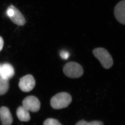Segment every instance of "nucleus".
<instances>
[{
  "label": "nucleus",
  "instance_id": "nucleus-1",
  "mask_svg": "<svg viewBox=\"0 0 125 125\" xmlns=\"http://www.w3.org/2000/svg\"><path fill=\"white\" fill-rule=\"evenodd\" d=\"M72 98L67 92L58 93L52 97L51 105L54 109H61L67 107L71 103Z\"/></svg>",
  "mask_w": 125,
  "mask_h": 125
},
{
  "label": "nucleus",
  "instance_id": "nucleus-2",
  "mask_svg": "<svg viewBox=\"0 0 125 125\" xmlns=\"http://www.w3.org/2000/svg\"><path fill=\"white\" fill-rule=\"evenodd\" d=\"M93 53L104 68L108 69L113 65V59L107 50L103 48H97L93 50Z\"/></svg>",
  "mask_w": 125,
  "mask_h": 125
},
{
  "label": "nucleus",
  "instance_id": "nucleus-3",
  "mask_svg": "<svg viewBox=\"0 0 125 125\" xmlns=\"http://www.w3.org/2000/svg\"><path fill=\"white\" fill-rule=\"evenodd\" d=\"M64 73L70 78H78L82 76L84 73L83 69L80 64L75 62H67L64 66Z\"/></svg>",
  "mask_w": 125,
  "mask_h": 125
},
{
  "label": "nucleus",
  "instance_id": "nucleus-4",
  "mask_svg": "<svg viewBox=\"0 0 125 125\" xmlns=\"http://www.w3.org/2000/svg\"><path fill=\"white\" fill-rule=\"evenodd\" d=\"M6 14L12 22L18 26L24 25L26 20L22 13L14 6H9L6 11Z\"/></svg>",
  "mask_w": 125,
  "mask_h": 125
},
{
  "label": "nucleus",
  "instance_id": "nucleus-5",
  "mask_svg": "<svg viewBox=\"0 0 125 125\" xmlns=\"http://www.w3.org/2000/svg\"><path fill=\"white\" fill-rule=\"evenodd\" d=\"M23 107L29 111L37 112L40 110L41 104L38 99L35 96H27L22 101Z\"/></svg>",
  "mask_w": 125,
  "mask_h": 125
},
{
  "label": "nucleus",
  "instance_id": "nucleus-6",
  "mask_svg": "<svg viewBox=\"0 0 125 125\" xmlns=\"http://www.w3.org/2000/svg\"><path fill=\"white\" fill-rule=\"evenodd\" d=\"M35 85V81L33 76L28 74L20 79L19 87L21 90L25 92H28L32 90Z\"/></svg>",
  "mask_w": 125,
  "mask_h": 125
},
{
  "label": "nucleus",
  "instance_id": "nucleus-7",
  "mask_svg": "<svg viewBox=\"0 0 125 125\" xmlns=\"http://www.w3.org/2000/svg\"><path fill=\"white\" fill-rule=\"evenodd\" d=\"M114 15L119 23L125 25V0L119 2L115 7Z\"/></svg>",
  "mask_w": 125,
  "mask_h": 125
},
{
  "label": "nucleus",
  "instance_id": "nucleus-8",
  "mask_svg": "<svg viewBox=\"0 0 125 125\" xmlns=\"http://www.w3.org/2000/svg\"><path fill=\"white\" fill-rule=\"evenodd\" d=\"M14 68L11 64L6 63L0 65V78L9 80L14 76Z\"/></svg>",
  "mask_w": 125,
  "mask_h": 125
},
{
  "label": "nucleus",
  "instance_id": "nucleus-9",
  "mask_svg": "<svg viewBox=\"0 0 125 125\" xmlns=\"http://www.w3.org/2000/svg\"><path fill=\"white\" fill-rule=\"evenodd\" d=\"M0 119L2 125H11L13 122V118L7 107L3 106L0 108Z\"/></svg>",
  "mask_w": 125,
  "mask_h": 125
},
{
  "label": "nucleus",
  "instance_id": "nucleus-10",
  "mask_svg": "<svg viewBox=\"0 0 125 125\" xmlns=\"http://www.w3.org/2000/svg\"><path fill=\"white\" fill-rule=\"evenodd\" d=\"M16 114L18 119L21 122H29L31 119L29 111L23 106L18 107L16 111Z\"/></svg>",
  "mask_w": 125,
  "mask_h": 125
},
{
  "label": "nucleus",
  "instance_id": "nucleus-11",
  "mask_svg": "<svg viewBox=\"0 0 125 125\" xmlns=\"http://www.w3.org/2000/svg\"><path fill=\"white\" fill-rule=\"evenodd\" d=\"M10 88L9 80L0 78V95L6 94Z\"/></svg>",
  "mask_w": 125,
  "mask_h": 125
},
{
  "label": "nucleus",
  "instance_id": "nucleus-12",
  "mask_svg": "<svg viewBox=\"0 0 125 125\" xmlns=\"http://www.w3.org/2000/svg\"><path fill=\"white\" fill-rule=\"evenodd\" d=\"M76 125H104L102 122L97 121H92L90 122H87L85 121L81 120L78 122Z\"/></svg>",
  "mask_w": 125,
  "mask_h": 125
},
{
  "label": "nucleus",
  "instance_id": "nucleus-13",
  "mask_svg": "<svg viewBox=\"0 0 125 125\" xmlns=\"http://www.w3.org/2000/svg\"><path fill=\"white\" fill-rule=\"evenodd\" d=\"M43 125H62L57 119L49 118L45 121Z\"/></svg>",
  "mask_w": 125,
  "mask_h": 125
},
{
  "label": "nucleus",
  "instance_id": "nucleus-14",
  "mask_svg": "<svg viewBox=\"0 0 125 125\" xmlns=\"http://www.w3.org/2000/svg\"><path fill=\"white\" fill-rule=\"evenodd\" d=\"M60 55L63 59H67L70 57V54L66 51H62L60 52Z\"/></svg>",
  "mask_w": 125,
  "mask_h": 125
},
{
  "label": "nucleus",
  "instance_id": "nucleus-15",
  "mask_svg": "<svg viewBox=\"0 0 125 125\" xmlns=\"http://www.w3.org/2000/svg\"><path fill=\"white\" fill-rule=\"evenodd\" d=\"M4 41L2 37L0 36V51H1L3 47Z\"/></svg>",
  "mask_w": 125,
  "mask_h": 125
},
{
  "label": "nucleus",
  "instance_id": "nucleus-16",
  "mask_svg": "<svg viewBox=\"0 0 125 125\" xmlns=\"http://www.w3.org/2000/svg\"></svg>",
  "mask_w": 125,
  "mask_h": 125
}]
</instances>
